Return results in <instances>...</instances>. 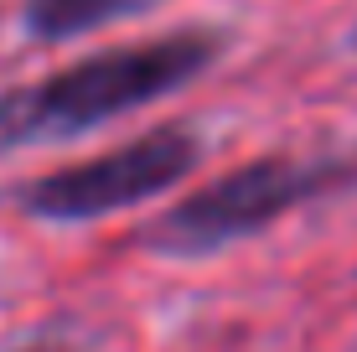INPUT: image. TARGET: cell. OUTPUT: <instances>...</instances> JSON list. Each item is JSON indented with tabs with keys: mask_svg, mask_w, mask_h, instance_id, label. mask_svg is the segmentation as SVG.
<instances>
[{
	"mask_svg": "<svg viewBox=\"0 0 357 352\" xmlns=\"http://www.w3.org/2000/svg\"><path fill=\"white\" fill-rule=\"evenodd\" d=\"M151 6H166V0H26V31L36 42H68V36L130 21Z\"/></svg>",
	"mask_w": 357,
	"mask_h": 352,
	"instance_id": "obj_4",
	"label": "cell"
},
{
	"mask_svg": "<svg viewBox=\"0 0 357 352\" xmlns=\"http://www.w3.org/2000/svg\"><path fill=\"white\" fill-rule=\"evenodd\" d=\"M218 52H223L218 31L187 26L130 47H109V52L78 57L36 83H21V89L0 93V155L26 151V145H57L89 135L119 114H135V109L187 89L197 72L213 68Z\"/></svg>",
	"mask_w": 357,
	"mask_h": 352,
	"instance_id": "obj_1",
	"label": "cell"
},
{
	"mask_svg": "<svg viewBox=\"0 0 357 352\" xmlns=\"http://www.w3.org/2000/svg\"><path fill=\"white\" fill-rule=\"evenodd\" d=\"M347 176L342 161H301V155H259V161L238 166V171H223L218 181L197 187L192 197H181L176 208H166L151 228L135 234L140 249L155 254H218L238 238L264 234L269 223H280L285 213L305 208L311 197L331 192Z\"/></svg>",
	"mask_w": 357,
	"mask_h": 352,
	"instance_id": "obj_2",
	"label": "cell"
},
{
	"mask_svg": "<svg viewBox=\"0 0 357 352\" xmlns=\"http://www.w3.org/2000/svg\"><path fill=\"white\" fill-rule=\"evenodd\" d=\"M197 161H202V140L187 125H161L93 155V161L57 166L47 176L21 181L16 208L26 217H42V223H93V217L166 197L171 187H181L197 171Z\"/></svg>",
	"mask_w": 357,
	"mask_h": 352,
	"instance_id": "obj_3",
	"label": "cell"
},
{
	"mask_svg": "<svg viewBox=\"0 0 357 352\" xmlns=\"http://www.w3.org/2000/svg\"><path fill=\"white\" fill-rule=\"evenodd\" d=\"M352 42H357V31H352Z\"/></svg>",
	"mask_w": 357,
	"mask_h": 352,
	"instance_id": "obj_5",
	"label": "cell"
}]
</instances>
